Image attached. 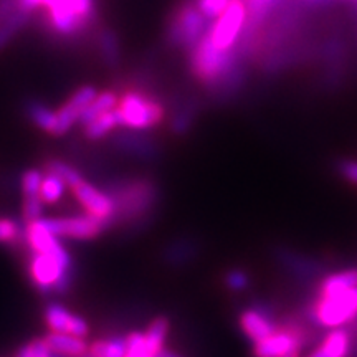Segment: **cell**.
Here are the masks:
<instances>
[{"mask_svg": "<svg viewBox=\"0 0 357 357\" xmlns=\"http://www.w3.org/2000/svg\"><path fill=\"white\" fill-rule=\"evenodd\" d=\"M236 50H222L205 33L190 50V71L200 83L223 91L227 79H235Z\"/></svg>", "mask_w": 357, "mask_h": 357, "instance_id": "1", "label": "cell"}, {"mask_svg": "<svg viewBox=\"0 0 357 357\" xmlns=\"http://www.w3.org/2000/svg\"><path fill=\"white\" fill-rule=\"evenodd\" d=\"M116 113H118L121 126L144 131V129L158 126L164 119L166 111L154 96L129 89L119 96Z\"/></svg>", "mask_w": 357, "mask_h": 357, "instance_id": "2", "label": "cell"}, {"mask_svg": "<svg viewBox=\"0 0 357 357\" xmlns=\"http://www.w3.org/2000/svg\"><path fill=\"white\" fill-rule=\"evenodd\" d=\"M208 19L199 10L194 0H187L172 13L167 29V40L172 47L192 50L207 33Z\"/></svg>", "mask_w": 357, "mask_h": 357, "instance_id": "3", "label": "cell"}, {"mask_svg": "<svg viewBox=\"0 0 357 357\" xmlns=\"http://www.w3.org/2000/svg\"><path fill=\"white\" fill-rule=\"evenodd\" d=\"M109 195L116 205L114 220L131 222L151 211L158 199V189L151 182L139 178L114 187Z\"/></svg>", "mask_w": 357, "mask_h": 357, "instance_id": "4", "label": "cell"}, {"mask_svg": "<svg viewBox=\"0 0 357 357\" xmlns=\"http://www.w3.org/2000/svg\"><path fill=\"white\" fill-rule=\"evenodd\" d=\"M312 305L321 328H341L357 316V288L333 294H318Z\"/></svg>", "mask_w": 357, "mask_h": 357, "instance_id": "5", "label": "cell"}, {"mask_svg": "<svg viewBox=\"0 0 357 357\" xmlns=\"http://www.w3.org/2000/svg\"><path fill=\"white\" fill-rule=\"evenodd\" d=\"M248 13L243 0H231L229 8L208 26V37L222 50H236L235 45L242 37Z\"/></svg>", "mask_w": 357, "mask_h": 357, "instance_id": "6", "label": "cell"}, {"mask_svg": "<svg viewBox=\"0 0 357 357\" xmlns=\"http://www.w3.org/2000/svg\"><path fill=\"white\" fill-rule=\"evenodd\" d=\"M29 273L40 291L65 293L71 281V268H65L55 258L45 253H35L30 258Z\"/></svg>", "mask_w": 357, "mask_h": 357, "instance_id": "7", "label": "cell"}, {"mask_svg": "<svg viewBox=\"0 0 357 357\" xmlns=\"http://www.w3.org/2000/svg\"><path fill=\"white\" fill-rule=\"evenodd\" d=\"M275 258L278 265L283 268L293 280L301 281V283H310V281H321L326 273V263L318 258L305 255V253L296 252V250L280 247L276 248Z\"/></svg>", "mask_w": 357, "mask_h": 357, "instance_id": "8", "label": "cell"}, {"mask_svg": "<svg viewBox=\"0 0 357 357\" xmlns=\"http://www.w3.org/2000/svg\"><path fill=\"white\" fill-rule=\"evenodd\" d=\"M240 328L253 344L263 341L280 329V319L276 318V311L265 303H255L245 310L238 318Z\"/></svg>", "mask_w": 357, "mask_h": 357, "instance_id": "9", "label": "cell"}, {"mask_svg": "<svg viewBox=\"0 0 357 357\" xmlns=\"http://www.w3.org/2000/svg\"><path fill=\"white\" fill-rule=\"evenodd\" d=\"M42 223L58 238H77L88 240L95 238L106 229L108 223L100 218L84 215V217H58V218H42Z\"/></svg>", "mask_w": 357, "mask_h": 357, "instance_id": "10", "label": "cell"}, {"mask_svg": "<svg viewBox=\"0 0 357 357\" xmlns=\"http://www.w3.org/2000/svg\"><path fill=\"white\" fill-rule=\"evenodd\" d=\"M25 238L32 252L45 253L55 258L58 263H61L65 268H71V258L66 252V248L60 243L58 236L52 234L50 230L42 223V218L37 222L26 223L25 227Z\"/></svg>", "mask_w": 357, "mask_h": 357, "instance_id": "11", "label": "cell"}, {"mask_svg": "<svg viewBox=\"0 0 357 357\" xmlns=\"http://www.w3.org/2000/svg\"><path fill=\"white\" fill-rule=\"evenodd\" d=\"M73 194L78 202L83 205V208L86 211L88 215L100 218V220L106 223L114 222L116 205L109 194L98 190L95 185L88 184V182L84 181L73 187Z\"/></svg>", "mask_w": 357, "mask_h": 357, "instance_id": "12", "label": "cell"}, {"mask_svg": "<svg viewBox=\"0 0 357 357\" xmlns=\"http://www.w3.org/2000/svg\"><path fill=\"white\" fill-rule=\"evenodd\" d=\"M98 95L95 86H82L56 111V136H63L82 118L83 111Z\"/></svg>", "mask_w": 357, "mask_h": 357, "instance_id": "13", "label": "cell"}, {"mask_svg": "<svg viewBox=\"0 0 357 357\" xmlns=\"http://www.w3.org/2000/svg\"><path fill=\"white\" fill-rule=\"evenodd\" d=\"M45 321H47L52 333H66L78 337L88 336L86 321L70 312L61 305H56V303H52L45 307Z\"/></svg>", "mask_w": 357, "mask_h": 357, "instance_id": "14", "label": "cell"}, {"mask_svg": "<svg viewBox=\"0 0 357 357\" xmlns=\"http://www.w3.org/2000/svg\"><path fill=\"white\" fill-rule=\"evenodd\" d=\"M351 349V334L346 326L328 331L319 344L306 357H347Z\"/></svg>", "mask_w": 357, "mask_h": 357, "instance_id": "15", "label": "cell"}, {"mask_svg": "<svg viewBox=\"0 0 357 357\" xmlns=\"http://www.w3.org/2000/svg\"><path fill=\"white\" fill-rule=\"evenodd\" d=\"M47 342L48 349L52 354L63 356V357H75L83 356L88 352V342L83 337L73 336L66 333H50L47 337H43Z\"/></svg>", "mask_w": 357, "mask_h": 357, "instance_id": "16", "label": "cell"}, {"mask_svg": "<svg viewBox=\"0 0 357 357\" xmlns=\"http://www.w3.org/2000/svg\"><path fill=\"white\" fill-rule=\"evenodd\" d=\"M351 288H357V268H347L324 276L318 284V294H333Z\"/></svg>", "mask_w": 357, "mask_h": 357, "instance_id": "17", "label": "cell"}, {"mask_svg": "<svg viewBox=\"0 0 357 357\" xmlns=\"http://www.w3.org/2000/svg\"><path fill=\"white\" fill-rule=\"evenodd\" d=\"M26 118L42 131L56 136V111L48 108L40 101H29L25 106Z\"/></svg>", "mask_w": 357, "mask_h": 357, "instance_id": "18", "label": "cell"}, {"mask_svg": "<svg viewBox=\"0 0 357 357\" xmlns=\"http://www.w3.org/2000/svg\"><path fill=\"white\" fill-rule=\"evenodd\" d=\"M98 50H100L102 63L109 68L118 66L121 60V48H119V40L111 29H102L98 35Z\"/></svg>", "mask_w": 357, "mask_h": 357, "instance_id": "19", "label": "cell"}, {"mask_svg": "<svg viewBox=\"0 0 357 357\" xmlns=\"http://www.w3.org/2000/svg\"><path fill=\"white\" fill-rule=\"evenodd\" d=\"M118 101H119V96L116 95L114 91H101L98 93L95 100L88 105V108L83 111L82 118H79V123L83 124H88L89 121H93V119L98 118V116L108 113V111H113L116 106H118Z\"/></svg>", "mask_w": 357, "mask_h": 357, "instance_id": "20", "label": "cell"}, {"mask_svg": "<svg viewBox=\"0 0 357 357\" xmlns=\"http://www.w3.org/2000/svg\"><path fill=\"white\" fill-rule=\"evenodd\" d=\"M118 126H121V124H119L118 113H116V108H114L113 111H108V113L98 116V118L93 119V121L84 124V136L91 141L102 139L106 134H109Z\"/></svg>", "mask_w": 357, "mask_h": 357, "instance_id": "21", "label": "cell"}, {"mask_svg": "<svg viewBox=\"0 0 357 357\" xmlns=\"http://www.w3.org/2000/svg\"><path fill=\"white\" fill-rule=\"evenodd\" d=\"M126 337L98 339L88 347V354L91 357H126Z\"/></svg>", "mask_w": 357, "mask_h": 357, "instance_id": "22", "label": "cell"}, {"mask_svg": "<svg viewBox=\"0 0 357 357\" xmlns=\"http://www.w3.org/2000/svg\"><path fill=\"white\" fill-rule=\"evenodd\" d=\"M30 15H32V13L24 12L19 8V10L13 12L8 19L0 22V48L6 47V45L24 29L26 22L30 19Z\"/></svg>", "mask_w": 357, "mask_h": 357, "instance_id": "23", "label": "cell"}, {"mask_svg": "<svg viewBox=\"0 0 357 357\" xmlns=\"http://www.w3.org/2000/svg\"><path fill=\"white\" fill-rule=\"evenodd\" d=\"M169 333V319L166 318H155L153 323L149 324L146 334V342L147 347L154 352V354H159L160 351L164 349V339H166Z\"/></svg>", "mask_w": 357, "mask_h": 357, "instance_id": "24", "label": "cell"}, {"mask_svg": "<svg viewBox=\"0 0 357 357\" xmlns=\"http://www.w3.org/2000/svg\"><path fill=\"white\" fill-rule=\"evenodd\" d=\"M116 142L132 154L151 155L155 153L153 142L146 139V137L139 136V134H128V132L119 134V136L116 137Z\"/></svg>", "mask_w": 357, "mask_h": 357, "instance_id": "25", "label": "cell"}, {"mask_svg": "<svg viewBox=\"0 0 357 357\" xmlns=\"http://www.w3.org/2000/svg\"><path fill=\"white\" fill-rule=\"evenodd\" d=\"M45 172L61 178V181H63L66 185H70L71 189L83 181V177L79 176L77 169H73L71 166H68V164L61 162V160H56V159L48 160V162L45 164Z\"/></svg>", "mask_w": 357, "mask_h": 357, "instance_id": "26", "label": "cell"}, {"mask_svg": "<svg viewBox=\"0 0 357 357\" xmlns=\"http://www.w3.org/2000/svg\"><path fill=\"white\" fill-rule=\"evenodd\" d=\"M245 7H247V25H245V30L250 29L252 25L260 24V22L265 19V15L271 8L275 7V3L278 0H243Z\"/></svg>", "mask_w": 357, "mask_h": 357, "instance_id": "27", "label": "cell"}, {"mask_svg": "<svg viewBox=\"0 0 357 357\" xmlns=\"http://www.w3.org/2000/svg\"><path fill=\"white\" fill-rule=\"evenodd\" d=\"M66 184L61 178L56 176H52V174H47V177H43L42 189H40V195H42L43 202L47 204H55L63 197Z\"/></svg>", "mask_w": 357, "mask_h": 357, "instance_id": "28", "label": "cell"}, {"mask_svg": "<svg viewBox=\"0 0 357 357\" xmlns=\"http://www.w3.org/2000/svg\"><path fill=\"white\" fill-rule=\"evenodd\" d=\"M128 352L126 357H158L153 351L147 347L144 333H131L126 337Z\"/></svg>", "mask_w": 357, "mask_h": 357, "instance_id": "29", "label": "cell"}, {"mask_svg": "<svg viewBox=\"0 0 357 357\" xmlns=\"http://www.w3.org/2000/svg\"><path fill=\"white\" fill-rule=\"evenodd\" d=\"M194 2L208 20H215L229 8L231 0H194Z\"/></svg>", "mask_w": 357, "mask_h": 357, "instance_id": "30", "label": "cell"}, {"mask_svg": "<svg viewBox=\"0 0 357 357\" xmlns=\"http://www.w3.org/2000/svg\"><path fill=\"white\" fill-rule=\"evenodd\" d=\"M22 212H24L25 223L40 220L43 215L42 195H26V197H24V207H22Z\"/></svg>", "mask_w": 357, "mask_h": 357, "instance_id": "31", "label": "cell"}, {"mask_svg": "<svg viewBox=\"0 0 357 357\" xmlns=\"http://www.w3.org/2000/svg\"><path fill=\"white\" fill-rule=\"evenodd\" d=\"M43 174L40 171H26L22 176V190H24V197L26 195H40V189H42Z\"/></svg>", "mask_w": 357, "mask_h": 357, "instance_id": "32", "label": "cell"}, {"mask_svg": "<svg viewBox=\"0 0 357 357\" xmlns=\"http://www.w3.org/2000/svg\"><path fill=\"white\" fill-rule=\"evenodd\" d=\"M225 283H227V287H229L230 289H234V291H243V289L248 288L250 278L245 271L235 268V270H230L229 273L225 275Z\"/></svg>", "mask_w": 357, "mask_h": 357, "instance_id": "33", "label": "cell"}, {"mask_svg": "<svg viewBox=\"0 0 357 357\" xmlns=\"http://www.w3.org/2000/svg\"><path fill=\"white\" fill-rule=\"evenodd\" d=\"M336 171L346 182L357 185V160L356 159H341L336 164Z\"/></svg>", "mask_w": 357, "mask_h": 357, "instance_id": "34", "label": "cell"}, {"mask_svg": "<svg viewBox=\"0 0 357 357\" xmlns=\"http://www.w3.org/2000/svg\"><path fill=\"white\" fill-rule=\"evenodd\" d=\"M20 236V229L17 222L8 218H0V242H13Z\"/></svg>", "mask_w": 357, "mask_h": 357, "instance_id": "35", "label": "cell"}, {"mask_svg": "<svg viewBox=\"0 0 357 357\" xmlns=\"http://www.w3.org/2000/svg\"><path fill=\"white\" fill-rule=\"evenodd\" d=\"M190 123H192V113H190L189 109L182 108V109L178 111V113L172 118L171 128H172L174 132L181 134V132H185L187 129H189Z\"/></svg>", "mask_w": 357, "mask_h": 357, "instance_id": "36", "label": "cell"}, {"mask_svg": "<svg viewBox=\"0 0 357 357\" xmlns=\"http://www.w3.org/2000/svg\"><path fill=\"white\" fill-rule=\"evenodd\" d=\"M45 0H19V8L24 12L33 13L37 8L43 7Z\"/></svg>", "mask_w": 357, "mask_h": 357, "instance_id": "37", "label": "cell"}, {"mask_svg": "<svg viewBox=\"0 0 357 357\" xmlns=\"http://www.w3.org/2000/svg\"><path fill=\"white\" fill-rule=\"evenodd\" d=\"M158 357H182L181 354H177V352H172V351H167V349H162L158 354Z\"/></svg>", "mask_w": 357, "mask_h": 357, "instance_id": "38", "label": "cell"}, {"mask_svg": "<svg viewBox=\"0 0 357 357\" xmlns=\"http://www.w3.org/2000/svg\"><path fill=\"white\" fill-rule=\"evenodd\" d=\"M15 357H30V354H29V347H26V346L20 347V349H19V352H17V356H15Z\"/></svg>", "mask_w": 357, "mask_h": 357, "instance_id": "39", "label": "cell"}, {"mask_svg": "<svg viewBox=\"0 0 357 357\" xmlns=\"http://www.w3.org/2000/svg\"><path fill=\"white\" fill-rule=\"evenodd\" d=\"M47 357H53V354H50V356H47Z\"/></svg>", "mask_w": 357, "mask_h": 357, "instance_id": "40", "label": "cell"}, {"mask_svg": "<svg viewBox=\"0 0 357 357\" xmlns=\"http://www.w3.org/2000/svg\"><path fill=\"white\" fill-rule=\"evenodd\" d=\"M354 2H357V0H354Z\"/></svg>", "mask_w": 357, "mask_h": 357, "instance_id": "41", "label": "cell"}]
</instances>
